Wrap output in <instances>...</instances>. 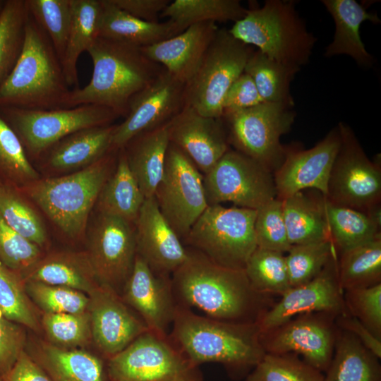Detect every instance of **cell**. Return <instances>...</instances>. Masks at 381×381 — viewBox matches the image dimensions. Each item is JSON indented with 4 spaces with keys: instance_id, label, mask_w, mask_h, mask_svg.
<instances>
[{
    "instance_id": "obj_1",
    "label": "cell",
    "mask_w": 381,
    "mask_h": 381,
    "mask_svg": "<svg viewBox=\"0 0 381 381\" xmlns=\"http://www.w3.org/2000/svg\"><path fill=\"white\" fill-rule=\"evenodd\" d=\"M188 250L187 259L171 276L178 305L233 322H256L270 308L268 295L252 288L244 270L222 266L193 248Z\"/></svg>"
},
{
    "instance_id": "obj_2",
    "label": "cell",
    "mask_w": 381,
    "mask_h": 381,
    "mask_svg": "<svg viewBox=\"0 0 381 381\" xmlns=\"http://www.w3.org/2000/svg\"><path fill=\"white\" fill-rule=\"evenodd\" d=\"M169 336L193 364L218 363L233 374L249 373L265 354L257 322L219 320L179 305Z\"/></svg>"
},
{
    "instance_id": "obj_3",
    "label": "cell",
    "mask_w": 381,
    "mask_h": 381,
    "mask_svg": "<svg viewBox=\"0 0 381 381\" xmlns=\"http://www.w3.org/2000/svg\"><path fill=\"white\" fill-rule=\"evenodd\" d=\"M87 52L93 70L89 83L71 90L68 107L96 104L126 117L134 96L164 68L150 60L140 47L98 37Z\"/></svg>"
},
{
    "instance_id": "obj_4",
    "label": "cell",
    "mask_w": 381,
    "mask_h": 381,
    "mask_svg": "<svg viewBox=\"0 0 381 381\" xmlns=\"http://www.w3.org/2000/svg\"><path fill=\"white\" fill-rule=\"evenodd\" d=\"M71 92L49 39L28 13L20 56L0 86V107L66 109Z\"/></svg>"
},
{
    "instance_id": "obj_5",
    "label": "cell",
    "mask_w": 381,
    "mask_h": 381,
    "mask_svg": "<svg viewBox=\"0 0 381 381\" xmlns=\"http://www.w3.org/2000/svg\"><path fill=\"white\" fill-rule=\"evenodd\" d=\"M119 150L111 148L86 168L39 179L23 188L61 232L78 238L84 234L91 210L116 167Z\"/></svg>"
},
{
    "instance_id": "obj_6",
    "label": "cell",
    "mask_w": 381,
    "mask_h": 381,
    "mask_svg": "<svg viewBox=\"0 0 381 381\" xmlns=\"http://www.w3.org/2000/svg\"><path fill=\"white\" fill-rule=\"evenodd\" d=\"M294 4L293 1L267 0L261 7L252 6L229 32L268 58L300 69L308 62L316 38L308 31Z\"/></svg>"
},
{
    "instance_id": "obj_7",
    "label": "cell",
    "mask_w": 381,
    "mask_h": 381,
    "mask_svg": "<svg viewBox=\"0 0 381 381\" xmlns=\"http://www.w3.org/2000/svg\"><path fill=\"white\" fill-rule=\"evenodd\" d=\"M256 210L208 205L183 240L222 266L244 270L257 248Z\"/></svg>"
},
{
    "instance_id": "obj_8",
    "label": "cell",
    "mask_w": 381,
    "mask_h": 381,
    "mask_svg": "<svg viewBox=\"0 0 381 381\" xmlns=\"http://www.w3.org/2000/svg\"><path fill=\"white\" fill-rule=\"evenodd\" d=\"M253 49L218 29L198 68L185 84V106L205 116H222V103L233 83L244 72Z\"/></svg>"
},
{
    "instance_id": "obj_9",
    "label": "cell",
    "mask_w": 381,
    "mask_h": 381,
    "mask_svg": "<svg viewBox=\"0 0 381 381\" xmlns=\"http://www.w3.org/2000/svg\"><path fill=\"white\" fill-rule=\"evenodd\" d=\"M293 107L283 103L263 102L222 116L229 144L274 174L286 153L287 147L281 143L280 138L294 123Z\"/></svg>"
},
{
    "instance_id": "obj_10",
    "label": "cell",
    "mask_w": 381,
    "mask_h": 381,
    "mask_svg": "<svg viewBox=\"0 0 381 381\" xmlns=\"http://www.w3.org/2000/svg\"><path fill=\"white\" fill-rule=\"evenodd\" d=\"M0 114L18 135L28 157L35 158L68 135L113 124L120 117L96 104L52 110L0 107Z\"/></svg>"
},
{
    "instance_id": "obj_11",
    "label": "cell",
    "mask_w": 381,
    "mask_h": 381,
    "mask_svg": "<svg viewBox=\"0 0 381 381\" xmlns=\"http://www.w3.org/2000/svg\"><path fill=\"white\" fill-rule=\"evenodd\" d=\"M107 368L110 381H203L169 335L149 330L107 359Z\"/></svg>"
},
{
    "instance_id": "obj_12",
    "label": "cell",
    "mask_w": 381,
    "mask_h": 381,
    "mask_svg": "<svg viewBox=\"0 0 381 381\" xmlns=\"http://www.w3.org/2000/svg\"><path fill=\"white\" fill-rule=\"evenodd\" d=\"M338 128L341 144L324 196L336 205L368 213L380 205V162L368 157L349 126L339 122Z\"/></svg>"
},
{
    "instance_id": "obj_13",
    "label": "cell",
    "mask_w": 381,
    "mask_h": 381,
    "mask_svg": "<svg viewBox=\"0 0 381 381\" xmlns=\"http://www.w3.org/2000/svg\"><path fill=\"white\" fill-rule=\"evenodd\" d=\"M203 186L208 205L229 202L240 207L258 210L277 198L273 173L231 149L203 174Z\"/></svg>"
},
{
    "instance_id": "obj_14",
    "label": "cell",
    "mask_w": 381,
    "mask_h": 381,
    "mask_svg": "<svg viewBox=\"0 0 381 381\" xmlns=\"http://www.w3.org/2000/svg\"><path fill=\"white\" fill-rule=\"evenodd\" d=\"M154 198L160 212L182 242L208 206L203 175L194 163L171 143Z\"/></svg>"
},
{
    "instance_id": "obj_15",
    "label": "cell",
    "mask_w": 381,
    "mask_h": 381,
    "mask_svg": "<svg viewBox=\"0 0 381 381\" xmlns=\"http://www.w3.org/2000/svg\"><path fill=\"white\" fill-rule=\"evenodd\" d=\"M337 315L311 313L298 315L260 334L265 353H294L315 368L325 372L334 351L339 331Z\"/></svg>"
},
{
    "instance_id": "obj_16",
    "label": "cell",
    "mask_w": 381,
    "mask_h": 381,
    "mask_svg": "<svg viewBox=\"0 0 381 381\" xmlns=\"http://www.w3.org/2000/svg\"><path fill=\"white\" fill-rule=\"evenodd\" d=\"M86 252L99 284L119 294L137 255L135 224L99 213L90 232Z\"/></svg>"
},
{
    "instance_id": "obj_17",
    "label": "cell",
    "mask_w": 381,
    "mask_h": 381,
    "mask_svg": "<svg viewBox=\"0 0 381 381\" xmlns=\"http://www.w3.org/2000/svg\"><path fill=\"white\" fill-rule=\"evenodd\" d=\"M346 311L339 282L336 253L316 277L302 285L291 287L279 301L260 315L257 323L261 334L302 314L327 313L338 316Z\"/></svg>"
},
{
    "instance_id": "obj_18",
    "label": "cell",
    "mask_w": 381,
    "mask_h": 381,
    "mask_svg": "<svg viewBox=\"0 0 381 381\" xmlns=\"http://www.w3.org/2000/svg\"><path fill=\"white\" fill-rule=\"evenodd\" d=\"M184 87L164 69L132 99L123 121L117 124L111 148L119 150L135 136L169 123L185 107Z\"/></svg>"
},
{
    "instance_id": "obj_19",
    "label": "cell",
    "mask_w": 381,
    "mask_h": 381,
    "mask_svg": "<svg viewBox=\"0 0 381 381\" xmlns=\"http://www.w3.org/2000/svg\"><path fill=\"white\" fill-rule=\"evenodd\" d=\"M340 144L337 126L310 149L287 147L282 164L274 173L277 198L283 200L310 188L326 195L330 172Z\"/></svg>"
},
{
    "instance_id": "obj_20",
    "label": "cell",
    "mask_w": 381,
    "mask_h": 381,
    "mask_svg": "<svg viewBox=\"0 0 381 381\" xmlns=\"http://www.w3.org/2000/svg\"><path fill=\"white\" fill-rule=\"evenodd\" d=\"M88 296L92 341L107 359L148 331L143 320L111 289L99 285Z\"/></svg>"
},
{
    "instance_id": "obj_21",
    "label": "cell",
    "mask_w": 381,
    "mask_h": 381,
    "mask_svg": "<svg viewBox=\"0 0 381 381\" xmlns=\"http://www.w3.org/2000/svg\"><path fill=\"white\" fill-rule=\"evenodd\" d=\"M121 293L122 300L138 314L149 331L169 335L178 306L171 277L155 274L136 255L132 272Z\"/></svg>"
},
{
    "instance_id": "obj_22",
    "label": "cell",
    "mask_w": 381,
    "mask_h": 381,
    "mask_svg": "<svg viewBox=\"0 0 381 381\" xmlns=\"http://www.w3.org/2000/svg\"><path fill=\"white\" fill-rule=\"evenodd\" d=\"M169 141L203 174L230 149L222 118L205 116L189 106L169 122Z\"/></svg>"
},
{
    "instance_id": "obj_23",
    "label": "cell",
    "mask_w": 381,
    "mask_h": 381,
    "mask_svg": "<svg viewBox=\"0 0 381 381\" xmlns=\"http://www.w3.org/2000/svg\"><path fill=\"white\" fill-rule=\"evenodd\" d=\"M135 227L137 255L155 274L171 277L186 261L188 250L160 212L154 196L145 199Z\"/></svg>"
},
{
    "instance_id": "obj_24",
    "label": "cell",
    "mask_w": 381,
    "mask_h": 381,
    "mask_svg": "<svg viewBox=\"0 0 381 381\" xmlns=\"http://www.w3.org/2000/svg\"><path fill=\"white\" fill-rule=\"evenodd\" d=\"M218 29L214 22L194 24L174 37L140 49L150 60L186 84L198 68Z\"/></svg>"
},
{
    "instance_id": "obj_25",
    "label": "cell",
    "mask_w": 381,
    "mask_h": 381,
    "mask_svg": "<svg viewBox=\"0 0 381 381\" xmlns=\"http://www.w3.org/2000/svg\"><path fill=\"white\" fill-rule=\"evenodd\" d=\"M117 124L78 131L62 138L38 157L46 169L74 172L94 164L111 149Z\"/></svg>"
},
{
    "instance_id": "obj_26",
    "label": "cell",
    "mask_w": 381,
    "mask_h": 381,
    "mask_svg": "<svg viewBox=\"0 0 381 381\" xmlns=\"http://www.w3.org/2000/svg\"><path fill=\"white\" fill-rule=\"evenodd\" d=\"M322 3L335 23L334 39L326 47L325 55L330 57L346 54L360 66H371L374 59L361 40L360 28L366 20L380 23L381 20L377 15L368 12L355 0H322Z\"/></svg>"
},
{
    "instance_id": "obj_27",
    "label": "cell",
    "mask_w": 381,
    "mask_h": 381,
    "mask_svg": "<svg viewBox=\"0 0 381 381\" xmlns=\"http://www.w3.org/2000/svg\"><path fill=\"white\" fill-rule=\"evenodd\" d=\"M22 277L25 282L68 287L87 295L100 285L87 252L52 253L42 257Z\"/></svg>"
},
{
    "instance_id": "obj_28",
    "label": "cell",
    "mask_w": 381,
    "mask_h": 381,
    "mask_svg": "<svg viewBox=\"0 0 381 381\" xmlns=\"http://www.w3.org/2000/svg\"><path fill=\"white\" fill-rule=\"evenodd\" d=\"M169 143L167 123L135 136L122 147L129 169L145 198L154 196L163 174Z\"/></svg>"
},
{
    "instance_id": "obj_29",
    "label": "cell",
    "mask_w": 381,
    "mask_h": 381,
    "mask_svg": "<svg viewBox=\"0 0 381 381\" xmlns=\"http://www.w3.org/2000/svg\"><path fill=\"white\" fill-rule=\"evenodd\" d=\"M31 357L52 381H110L102 359L83 350L42 341Z\"/></svg>"
},
{
    "instance_id": "obj_30",
    "label": "cell",
    "mask_w": 381,
    "mask_h": 381,
    "mask_svg": "<svg viewBox=\"0 0 381 381\" xmlns=\"http://www.w3.org/2000/svg\"><path fill=\"white\" fill-rule=\"evenodd\" d=\"M101 4L99 37L142 48L179 35L170 20L147 22L121 10L111 0H101Z\"/></svg>"
},
{
    "instance_id": "obj_31",
    "label": "cell",
    "mask_w": 381,
    "mask_h": 381,
    "mask_svg": "<svg viewBox=\"0 0 381 381\" xmlns=\"http://www.w3.org/2000/svg\"><path fill=\"white\" fill-rule=\"evenodd\" d=\"M323 205L337 253L381 237L380 207L367 213L332 203L324 195Z\"/></svg>"
},
{
    "instance_id": "obj_32",
    "label": "cell",
    "mask_w": 381,
    "mask_h": 381,
    "mask_svg": "<svg viewBox=\"0 0 381 381\" xmlns=\"http://www.w3.org/2000/svg\"><path fill=\"white\" fill-rule=\"evenodd\" d=\"M282 200L291 246L331 241L322 194L316 197L300 191Z\"/></svg>"
},
{
    "instance_id": "obj_33",
    "label": "cell",
    "mask_w": 381,
    "mask_h": 381,
    "mask_svg": "<svg viewBox=\"0 0 381 381\" xmlns=\"http://www.w3.org/2000/svg\"><path fill=\"white\" fill-rule=\"evenodd\" d=\"M71 21L62 66L68 86L76 89L79 87L78 60L99 37L101 0H71Z\"/></svg>"
},
{
    "instance_id": "obj_34",
    "label": "cell",
    "mask_w": 381,
    "mask_h": 381,
    "mask_svg": "<svg viewBox=\"0 0 381 381\" xmlns=\"http://www.w3.org/2000/svg\"><path fill=\"white\" fill-rule=\"evenodd\" d=\"M323 381H380L378 358L351 333L339 329Z\"/></svg>"
},
{
    "instance_id": "obj_35",
    "label": "cell",
    "mask_w": 381,
    "mask_h": 381,
    "mask_svg": "<svg viewBox=\"0 0 381 381\" xmlns=\"http://www.w3.org/2000/svg\"><path fill=\"white\" fill-rule=\"evenodd\" d=\"M145 199L121 148L116 167L97 200L98 212L135 224Z\"/></svg>"
},
{
    "instance_id": "obj_36",
    "label": "cell",
    "mask_w": 381,
    "mask_h": 381,
    "mask_svg": "<svg viewBox=\"0 0 381 381\" xmlns=\"http://www.w3.org/2000/svg\"><path fill=\"white\" fill-rule=\"evenodd\" d=\"M246 11L238 0H174L162 12L160 18L172 22L179 34L200 23H235L244 17Z\"/></svg>"
},
{
    "instance_id": "obj_37",
    "label": "cell",
    "mask_w": 381,
    "mask_h": 381,
    "mask_svg": "<svg viewBox=\"0 0 381 381\" xmlns=\"http://www.w3.org/2000/svg\"><path fill=\"white\" fill-rule=\"evenodd\" d=\"M338 277L343 291L381 283V237L338 253Z\"/></svg>"
},
{
    "instance_id": "obj_38",
    "label": "cell",
    "mask_w": 381,
    "mask_h": 381,
    "mask_svg": "<svg viewBox=\"0 0 381 381\" xmlns=\"http://www.w3.org/2000/svg\"><path fill=\"white\" fill-rule=\"evenodd\" d=\"M299 70L271 59L257 49L250 54L244 73L252 78L265 102L294 107L290 83Z\"/></svg>"
},
{
    "instance_id": "obj_39",
    "label": "cell",
    "mask_w": 381,
    "mask_h": 381,
    "mask_svg": "<svg viewBox=\"0 0 381 381\" xmlns=\"http://www.w3.org/2000/svg\"><path fill=\"white\" fill-rule=\"evenodd\" d=\"M244 271L252 288L260 294L282 296L291 288L283 253L257 247Z\"/></svg>"
},
{
    "instance_id": "obj_40",
    "label": "cell",
    "mask_w": 381,
    "mask_h": 381,
    "mask_svg": "<svg viewBox=\"0 0 381 381\" xmlns=\"http://www.w3.org/2000/svg\"><path fill=\"white\" fill-rule=\"evenodd\" d=\"M28 16L25 0L6 1L0 15V86L20 56Z\"/></svg>"
},
{
    "instance_id": "obj_41",
    "label": "cell",
    "mask_w": 381,
    "mask_h": 381,
    "mask_svg": "<svg viewBox=\"0 0 381 381\" xmlns=\"http://www.w3.org/2000/svg\"><path fill=\"white\" fill-rule=\"evenodd\" d=\"M0 313L16 324L39 331L40 322L19 273L0 262Z\"/></svg>"
},
{
    "instance_id": "obj_42",
    "label": "cell",
    "mask_w": 381,
    "mask_h": 381,
    "mask_svg": "<svg viewBox=\"0 0 381 381\" xmlns=\"http://www.w3.org/2000/svg\"><path fill=\"white\" fill-rule=\"evenodd\" d=\"M25 4L62 64L71 21V0H25Z\"/></svg>"
},
{
    "instance_id": "obj_43",
    "label": "cell",
    "mask_w": 381,
    "mask_h": 381,
    "mask_svg": "<svg viewBox=\"0 0 381 381\" xmlns=\"http://www.w3.org/2000/svg\"><path fill=\"white\" fill-rule=\"evenodd\" d=\"M324 374L294 353H265L245 381H323Z\"/></svg>"
},
{
    "instance_id": "obj_44",
    "label": "cell",
    "mask_w": 381,
    "mask_h": 381,
    "mask_svg": "<svg viewBox=\"0 0 381 381\" xmlns=\"http://www.w3.org/2000/svg\"><path fill=\"white\" fill-rule=\"evenodd\" d=\"M0 215L10 228L40 248L46 243V230L36 211L7 186H0Z\"/></svg>"
},
{
    "instance_id": "obj_45",
    "label": "cell",
    "mask_w": 381,
    "mask_h": 381,
    "mask_svg": "<svg viewBox=\"0 0 381 381\" xmlns=\"http://www.w3.org/2000/svg\"><path fill=\"white\" fill-rule=\"evenodd\" d=\"M336 253L330 240L292 245L285 255L291 287L302 285L316 277Z\"/></svg>"
},
{
    "instance_id": "obj_46",
    "label": "cell",
    "mask_w": 381,
    "mask_h": 381,
    "mask_svg": "<svg viewBox=\"0 0 381 381\" xmlns=\"http://www.w3.org/2000/svg\"><path fill=\"white\" fill-rule=\"evenodd\" d=\"M25 288L43 313L78 314L88 310L89 296L78 290L32 281L25 282Z\"/></svg>"
},
{
    "instance_id": "obj_47",
    "label": "cell",
    "mask_w": 381,
    "mask_h": 381,
    "mask_svg": "<svg viewBox=\"0 0 381 381\" xmlns=\"http://www.w3.org/2000/svg\"><path fill=\"white\" fill-rule=\"evenodd\" d=\"M42 327L51 343L61 348L83 346L92 340L88 310L83 313H43Z\"/></svg>"
},
{
    "instance_id": "obj_48",
    "label": "cell",
    "mask_w": 381,
    "mask_h": 381,
    "mask_svg": "<svg viewBox=\"0 0 381 381\" xmlns=\"http://www.w3.org/2000/svg\"><path fill=\"white\" fill-rule=\"evenodd\" d=\"M0 169L23 186L40 179L18 135L1 114Z\"/></svg>"
},
{
    "instance_id": "obj_49",
    "label": "cell",
    "mask_w": 381,
    "mask_h": 381,
    "mask_svg": "<svg viewBox=\"0 0 381 381\" xmlns=\"http://www.w3.org/2000/svg\"><path fill=\"white\" fill-rule=\"evenodd\" d=\"M256 210L254 229L257 247L287 253L291 245L284 222L282 200L275 198Z\"/></svg>"
},
{
    "instance_id": "obj_50",
    "label": "cell",
    "mask_w": 381,
    "mask_h": 381,
    "mask_svg": "<svg viewBox=\"0 0 381 381\" xmlns=\"http://www.w3.org/2000/svg\"><path fill=\"white\" fill-rule=\"evenodd\" d=\"M42 257L40 248L10 228L0 215V262L22 276Z\"/></svg>"
},
{
    "instance_id": "obj_51",
    "label": "cell",
    "mask_w": 381,
    "mask_h": 381,
    "mask_svg": "<svg viewBox=\"0 0 381 381\" xmlns=\"http://www.w3.org/2000/svg\"><path fill=\"white\" fill-rule=\"evenodd\" d=\"M347 312L381 339V283L343 291Z\"/></svg>"
},
{
    "instance_id": "obj_52",
    "label": "cell",
    "mask_w": 381,
    "mask_h": 381,
    "mask_svg": "<svg viewBox=\"0 0 381 381\" xmlns=\"http://www.w3.org/2000/svg\"><path fill=\"white\" fill-rule=\"evenodd\" d=\"M25 336L21 327L0 313V377L12 368L22 351Z\"/></svg>"
},
{
    "instance_id": "obj_53",
    "label": "cell",
    "mask_w": 381,
    "mask_h": 381,
    "mask_svg": "<svg viewBox=\"0 0 381 381\" xmlns=\"http://www.w3.org/2000/svg\"><path fill=\"white\" fill-rule=\"evenodd\" d=\"M265 102L252 78L243 73L231 85L222 103V116Z\"/></svg>"
},
{
    "instance_id": "obj_54",
    "label": "cell",
    "mask_w": 381,
    "mask_h": 381,
    "mask_svg": "<svg viewBox=\"0 0 381 381\" xmlns=\"http://www.w3.org/2000/svg\"><path fill=\"white\" fill-rule=\"evenodd\" d=\"M119 8L140 20L157 23L169 0H111Z\"/></svg>"
},
{
    "instance_id": "obj_55",
    "label": "cell",
    "mask_w": 381,
    "mask_h": 381,
    "mask_svg": "<svg viewBox=\"0 0 381 381\" xmlns=\"http://www.w3.org/2000/svg\"><path fill=\"white\" fill-rule=\"evenodd\" d=\"M339 329L353 334L378 359L381 358V339L376 338L359 320L347 311L337 316Z\"/></svg>"
},
{
    "instance_id": "obj_56",
    "label": "cell",
    "mask_w": 381,
    "mask_h": 381,
    "mask_svg": "<svg viewBox=\"0 0 381 381\" xmlns=\"http://www.w3.org/2000/svg\"><path fill=\"white\" fill-rule=\"evenodd\" d=\"M2 381H52L47 373L23 350Z\"/></svg>"
},
{
    "instance_id": "obj_57",
    "label": "cell",
    "mask_w": 381,
    "mask_h": 381,
    "mask_svg": "<svg viewBox=\"0 0 381 381\" xmlns=\"http://www.w3.org/2000/svg\"><path fill=\"white\" fill-rule=\"evenodd\" d=\"M6 0H0V15L1 13V11L4 7L5 3Z\"/></svg>"
},
{
    "instance_id": "obj_58",
    "label": "cell",
    "mask_w": 381,
    "mask_h": 381,
    "mask_svg": "<svg viewBox=\"0 0 381 381\" xmlns=\"http://www.w3.org/2000/svg\"><path fill=\"white\" fill-rule=\"evenodd\" d=\"M0 381H2V379L0 377Z\"/></svg>"
}]
</instances>
